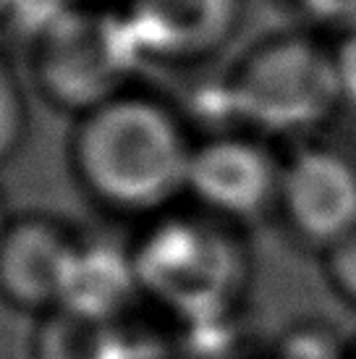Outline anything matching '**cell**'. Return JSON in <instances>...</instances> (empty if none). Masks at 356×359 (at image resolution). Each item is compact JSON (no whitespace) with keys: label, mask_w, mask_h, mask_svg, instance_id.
I'll return each mask as SVG.
<instances>
[{"label":"cell","mask_w":356,"mask_h":359,"mask_svg":"<svg viewBox=\"0 0 356 359\" xmlns=\"http://www.w3.org/2000/svg\"><path fill=\"white\" fill-rule=\"evenodd\" d=\"M194 142L173 105L131 87L74 118L69 168L102 212L155 220L186 194Z\"/></svg>","instance_id":"1"},{"label":"cell","mask_w":356,"mask_h":359,"mask_svg":"<svg viewBox=\"0 0 356 359\" xmlns=\"http://www.w3.org/2000/svg\"><path fill=\"white\" fill-rule=\"evenodd\" d=\"M131 250L142 297L184 325L228 315L247 280V259L231 226L205 212L149 220Z\"/></svg>","instance_id":"2"},{"label":"cell","mask_w":356,"mask_h":359,"mask_svg":"<svg viewBox=\"0 0 356 359\" xmlns=\"http://www.w3.org/2000/svg\"><path fill=\"white\" fill-rule=\"evenodd\" d=\"M142 66L121 6H55L37 24L29 50L42 100L74 118L137 87Z\"/></svg>","instance_id":"3"},{"label":"cell","mask_w":356,"mask_h":359,"mask_svg":"<svg viewBox=\"0 0 356 359\" xmlns=\"http://www.w3.org/2000/svg\"><path fill=\"white\" fill-rule=\"evenodd\" d=\"M228 102L252 126L275 134L312 129L341 102L333 55L304 40H275L249 55Z\"/></svg>","instance_id":"4"},{"label":"cell","mask_w":356,"mask_h":359,"mask_svg":"<svg viewBox=\"0 0 356 359\" xmlns=\"http://www.w3.org/2000/svg\"><path fill=\"white\" fill-rule=\"evenodd\" d=\"M81 233L42 212L11 218L0 241V302L42 318L63 307L81 252Z\"/></svg>","instance_id":"5"},{"label":"cell","mask_w":356,"mask_h":359,"mask_svg":"<svg viewBox=\"0 0 356 359\" xmlns=\"http://www.w3.org/2000/svg\"><path fill=\"white\" fill-rule=\"evenodd\" d=\"M280 173L273 155L244 137H212L194 144L186 197L226 226L252 223L278 208Z\"/></svg>","instance_id":"6"},{"label":"cell","mask_w":356,"mask_h":359,"mask_svg":"<svg viewBox=\"0 0 356 359\" xmlns=\"http://www.w3.org/2000/svg\"><path fill=\"white\" fill-rule=\"evenodd\" d=\"M278 210L301 244L327 252L356 231V163L330 147H307L280 173Z\"/></svg>","instance_id":"7"},{"label":"cell","mask_w":356,"mask_h":359,"mask_svg":"<svg viewBox=\"0 0 356 359\" xmlns=\"http://www.w3.org/2000/svg\"><path fill=\"white\" fill-rule=\"evenodd\" d=\"M144 63L186 66L226 45L241 19V0H123Z\"/></svg>","instance_id":"8"},{"label":"cell","mask_w":356,"mask_h":359,"mask_svg":"<svg viewBox=\"0 0 356 359\" xmlns=\"http://www.w3.org/2000/svg\"><path fill=\"white\" fill-rule=\"evenodd\" d=\"M142 297L131 247L108 241H81L76 270L60 309L121 323L123 312Z\"/></svg>","instance_id":"9"},{"label":"cell","mask_w":356,"mask_h":359,"mask_svg":"<svg viewBox=\"0 0 356 359\" xmlns=\"http://www.w3.org/2000/svg\"><path fill=\"white\" fill-rule=\"evenodd\" d=\"M32 359H134V349L116 320L55 309L37 318Z\"/></svg>","instance_id":"10"},{"label":"cell","mask_w":356,"mask_h":359,"mask_svg":"<svg viewBox=\"0 0 356 359\" xmlns=\"http://www.w3.org/2000/svg\"><path fill=\"white\" fill-rule=\"evenodd\" d=\"M32 126L27 87L16 69L0 55V165H6L27 144Z\"/></svg>","instance_id":"11"},{"label":"cell","mask_w":356,"mask_h":359,"mask_svg":"<svg viewBox=\"0 0 356 359\" xmlns=\"http://www.w3.org/2000/svg\"><path fill=\"white\" fill-rule=\"evenodd\" d=\"M270 359H351V346L320 320L296 323L278 339Z\"/></svg>","instance_id":"12"},{"label":"cell","mask_w":356,"mask_h":359,"mask_svg":"<svg viewBox=\"0 0 356 359\" xmlns=\"http://www.w3.org/2000/svg\"><path fill=\"white\" fill-rule=\"evenodd\" d=\"M322 268L330 289L356 307V231L336 247L322 252Z\"/></svg>","instance_id":"13"},{"label":"cell","mask_w":356,"mask_h":359,"mask_svg":"<svg viewBox=\"0 0 356 359\" xmlns=\"http://www.w3.org/2000/svg\"><path fill=\"white\" fill-rule=\"evenodd\" d=\"M333 69H336L341 102L356 110V32H351L346 40L336 48Z\"/></svg>","instance_id":"14"},{"label":"cell","mask_w":356,"mask_h":359,"mask_svg":"<svg viewBox=\"0 0 356 359\" xmlns=\"http://www.w3.org/2000/svg\"><path fill=\"white\" fill-rule=\"evenodd\" d=\"M309 16L327 24H356V0H299Z\"/></svg>","instance_id":"15"},{"label":"cell","mask_w":356,"mask_h":359,"mask_svg":"<svg viewBox=\"0 0 356 359\" xmlns=\"http://www.w3.org/2000/svg\"><path fill=\"white\" fill-rule=\"evenodd\" d=\"M123 0H55V6H121Z\"/></svg>","instance_id":"16"},{"label":"cell","mask_w":356,"mask_h":359,"mask_svg":"<svg viewBox=\"0 0 356 359\" xmlns=\"http://www.w3.org/2000/svg\"><path fill=\"white\" fill-rule=\"evenodd\" d=\"M8 223H11V215L6 212V200H3V194H0V241H3L6 231H8Z\"/></svg>","instance_id":"17"},{"label":"cell","mask_w":356,"mask_h":359,"mask_svg":"<svg viewBox=\"0 0 356 359\" xmlns=\"http://www.w3.org/2000/svg\"><path fill=\"white\" fill-rule=\"evenodd\" d=\"M16 3H19V0H0V19L16 8Z\"/></svg>","instance_id":"18"},{"label":"cell","mask_w":356,"mask_h":359,"mask_svg":"<svg viewBox=\"0 0 356 359\" xmlns=\"http://www.w3.org/2000/svg\"><path fill=\"white\" fill-rule=\"evenodd\" d=\"M351 359H356V344L351 346Z\"/></svg>","instance_id":"19"},{"label":"cell","mask_w":356,"mask_h":359,"mask_svg":"<svg viewBox=\"0 0 356 359\" xmlns=\"http://www.w3.org/2000/svg\"><path fill=\"white\" fill-rule=\"evenodd\" d=\"M267 359H270V357H267Z\"/></svg>","instance_id":"20"}]
</instances>
